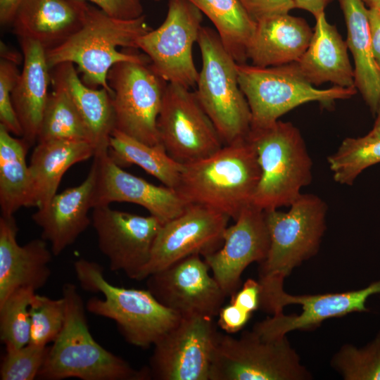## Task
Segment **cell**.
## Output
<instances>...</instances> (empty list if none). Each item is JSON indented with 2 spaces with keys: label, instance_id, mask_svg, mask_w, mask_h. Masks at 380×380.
<instances>
[{
  "label": "cell",
  "instance_id": "cell-8",
  "mask_svg": "<svg viewBox=\"0 0 380 380\" xmlns=\"http://www.w3.org/2000/svg\"><path fill=\"white\" fill-rule=\"evenodd\" d=\"M238 80L251 113V128L268 126L283 115L308 102L331 107L352 98L356 87L319 89L310 83L296 63L270 67L237 63Z\"/></svg>",
  "mask_w": 380,
  "mask_h": 380
},
{
  "label": "cell",
  "instance_id": "cell-25",
  "mask_svg": "<svg viewBox=\"0 0 380 380\" xmlns=\"http://www.w3.org/2000/svg\"><path fill=\"white\" fill-rule=\"evenodd\" d=\"M313 34L307 49L296 62L305 78L314 86L331 82L341 87H355L354 69L348 46L325 13L315 18Z\"/></svg>",
  "mask_w": 380,
  "mask_h": 380
},
{
  "label": "cell",
  "instance_id": "cell-17",
  "mask_svg": "<svg viewBox=\"0 0 380 380\" xmlns=\"http://www.w3.org/2000/svg\"><path fill=\"white\" fill-rule=\"evenodd\" d=\"M198 254L183 258L147 277V289L182 317L218 315L227 296Z\"/></svg>",
  "mask_w": 380,
  "mask_h": 380
},
{
  "label": "cell",
  "instance_id": "cell-34",
  "mask_svg": "<svg viewBox=\"0 0 380 380\" xmlns=\"http://www.w3.org/2000/svg\"><path fill=\"white\" fill-rule=\"evenodd\" d=\"M35 292L18 289L0 303V338L6 348H20L30 343V305Z\"/></svg>",
  "mask_w": 380,
  "mask_h": 380
},
{
  "label": "cell",
  "instance_id": "cell-6",
  "mask_svg": "<svg viewBox=\"0 0 380 380\" xmlns=\"http://www.w3.org/2000/svg\"><path fill=\"white\" fill-rule=\"evenodd\" d=\"M248 139L260 167L252 204L265 211L289 207L312 179V160L300 130L279 120L251 129Z\"/></svg>",
  "mask_w": 380,
  "mask_h": 380
},
{
  "label": "cell",
  "instance_id": "cell-35",
  "mask_svg": "<svg viewBox=\"0 0 380 380\" xmlns=\"http://www.w3.org/2000/svg\"><path fill=\"white\" fill-rule=\"evenodd\" d=\"M331 366L346 380H380V333L362 348L343 345L333 357Z\"/></svg>",
  "mask_w": 380,
  "mask_h": 380
},
{
  "label": "cell",
  "instance_id": "cell-44",
  "mask_svg": "<svg viewBox=\"0 0 380 380\" xmlns=\"http://www.w3.org/2000/svg\"><path fill=\"white\" fill-rule=\"evenodd\" d=\"M334 0H294L295 8L310 13L315 18L324 12L326 7Z\"/></svg>",
  "mask_w": 380,
  "mask_h": 380
},
{
  "label": "cell",
  "instance_id": "cell-36",
  "mask_svg": "<svg viewBox=\"0 0 380 380\" xmlns=\"http://www.w3.org/2000/svg\"><path fill=\"white\" fill-rule=\"evenodd\" d=\"M30 339L29 343L46 346L61 331L65 319L63 298L53 299L37 294L30 305Z\"/></svg>",
  "mask_w": 380,
  "mask_h": 380
},
{
  "label": "cell",
  "instance_id": "cell-12",
  "mask_svg": "<svg viewBox=\"0 0 380 380\" xmlns=\"http://www.w3.org/2000/svg\"><path fill=\"white\" fill-rule=\"evenodd\" d=\"M376 293H380V280L342 293L294 296L283 289L264 310L273 315L256 323L253 330L264 339H274L291 331L314 329L326 319L369 311L367 300Z\"/></svg>",
  "mask_w": 380,
  "mask_h": 380
},
{
  "label": "cell",
  "instance_id": "cell-43",
  "mask_svg": "<svg viewBox=\"0 0 380 380\" xmlns=\"http://www.w3.org/2000/svg\"><path fill=\"white\" fill-rule=\"evenodd\" d=\"M372 53L380 70V12L379 9L368 8Z\"/></svg>",
  "mask_w": 380,
  "mask_h": 380
},
{
  "label": "cell",
  "instance_id": "cell-22",
  "mask_svg": "<svg viewBox=\"0 0 380 380\" xmlns=\"http://www.w3.org/2000/svg\"><path fill=\"white\" fill-rule=\"evenodd\" d=\"M89 4L78 0H23L11 25L18 38L40 44L46 51L63 43L83 25Z\"/></svg>",
  "mask_w": 380,
  "mask_h": 380
},
{
  "label": "cell",
  "instance_id": "cell-3",
  "mask_svg": "<svg viewBox=\"0 0 380 380\" xmlns=\"http://www.w3.org/2000/svg\"><path fill=\"white\" fill-rule=\"evenodd\" d=\"M65 319L61 331L49 346L37 378L61 380H146L147 367L137 370L122 358L99 344L87 324L83 300L77 287L66 283L62 289Z\"/></svg>",
  "mask_w": 380,
  "mask_h": 380
},
{
  "label": "cell",
  "instance_id": "cell-21",
  "mask_svg": "<svg viewBox=\"0 0 380 380\" xmlns=\"http://www.w3.org/2000/svg\"><path fill=\"white\" fill-rule=\"evenodd\" d=\"M18 227L14 216L0 217V303L22 288L35 291L48 281L53 253L46 241L33 239L23 246L17 241Z\"/></svg>",
  "mask_w": 380,
  "mask_h": 380
},
{
  "label": "cell",
  "instance_id": "cell-38",
  "mask_svg": "<svg viewBox=\"0 0 380 380\" xmlns=\"http://www.w3.org/2000/svg\"><path fill=\"white\" fill-rule=\"evenodd\" d=\"M17 65L13 61L1 58L0 125L13 135L22 137V127L12 102V91L20 74Z\"/></svg>",
  "mask_w": 380,
  "mask_h": 380
},
{
  "label": "cell",
  "instance_id": "cell-16",
  "mask_svg": "<svg viewBox=\"0 0 380 380\" xmlns=\"http://www.w3.org/2000/svg\"><path fill=\"white\" fill-rule=\"evenodd\" d=\"M229 219L208 207L188 205L182 213L162 224L140 281L188 256H205L219 249Z\"/></svg>",
  "mask_w": 380,
  "mask_h": 380
},
{
  "label": "cell",
  "instance_id": "cell-42",
  "mask_svg": "<svg viewBox=\"0 0 380 380\" xmlns=\"http://www.w3.org/2000/svg\"><path fill=\"white\" fill-rule=\"evenodd\" d=\"M260 285L258 281L248 279L243 285L231 296L230 303L252 313L260 308Z\"/></svg>",
  "mask_w": 380,
  "mask_h": 380
},
{
  "label": "cell",
  "instance_id": "cell-37",
  "mask_svg": "<svg viewBox=\"0 0 380 380\" xmlns=\"http://www.w3.org/2000/svg\"><path fill=\"white\" fill-rule=\"evenodd\" d=\"M49 346L28 343L20 348L7 347L0 367L1 380H33L46 360Z\"/></svg>",
  "mask_w": 380,
  "mask_h": 380
},
{
  "label": "cell",
  "instance_id": "cell-1",
  "mask_svg": "<svg viewBox=\"0 0 380 380\" xmlns=\"http://www.w3.org/2000/svg\"><path fill=\"white\" fill-rule=\"evenodd\" d=\"M143 15L129 20L111 17L89 4L82 26L61 45L46 51L51 69L63 63L77 65L88 87L105 88L110 69L122 61H150L137 50L138 39L151 31Z\"/></svg>",
  "mask_w": 380,
  "mask_h": 380
},
{
  "label": "cell",
  "instance_id": "cell-49",
  "mask_svg": "<svg viewBox=\"0 0 380 380\" xmlns=\"http://www.w3.org/2000/svg\"><path fill=\"white\" fill-rule=\"evenodd\" d=\"M379 12H380V9H379Z\"/></svg>",
  "mask_w": 380,
  "mask_h": 380
},
{
  "label": "cell",
  "instance_id": "cell-11",
  "mask_svg": "<svg viewBox=\"0 0 380 380\" xmlns=\"http://www.w3.org/2000/svg\"><path fill=\"white\" fill-rule=\"evenodd\" d=\"M163 23L137 42L150 59L153 70L165 82L190 89L199 72L192 55L202 27L203 13L188 0H169Z\"/></svg>",
  "mask_w": 380,
  "mask_h": 380
},
{
  "label": "cell",
  "instance_id": "cell-10",
  "mask_svg": "<svg viewBox=\"0 0 380 380\" xmlns=\"http://www.w3.org/2000/svg\"><path fill=\"white\" fill-rule=\"evenodd\" d=\"M113 91L115 129L149 145L161 143L158 118L167 82L150 61H122L107 76Z\"/></svg>",
  "mask_w": 380,
  "mask_h": 380
},
{
  "label": "cell",
  "instance_id": "cell-13",
  "mask_svg": "<svg viewBox=\"0 0 380 380\" xmlns=\"http://www.w3.org/2000/svg\"><path fill=\"white\" fill-rule=\"evenodd\" d=\"M160 141L182 164L205 158L224 145L195 92L167 83L158 118Z\"/></svg>",
  "mask_w": 380,
  "mask_h": 380
},
{
  "label": "cell",
  "instance_id": "cell-41",
  "mask_svg": "<svg viewBox=\"0 0 380 380\" xmlns=\"http://www.w3.org/2000/svg\"><path fill=\"white\" fill-rule=\"evenodd\" d=\"M218 326L229 334H234L241 330L249 321L250 313L233 303L222 307L218 312Z\"/></svg>",
  "mask_w": 380,
  "mask_h": 380
},
{
  "label": "cell",
  "instance_id": "cell-31",
  "mask_svg": "<svg viewBox=\"0 0 380 380\" xmlns=\"http://www.w3.org/2000/svg\"><path fill=\"white\" fill-rule=\"evenodd\" d=\"M213 23L227 51L237 63H245L256 22L240 0H188Z\"/></svg>",
  "mask_w": 380,
  "mask_h": 380
},
{
  "label": "cell",
  "instance_id": "cell-47",
  "mask_svg": "<svg viewBox=\"0 0 380 380\" xmlns=\"http://www.w3.org/2000/svg\"><path fill=\"white\" fill-rule=\"evenodd\" d=\"M368 8L380 9V0H362Z\"/></svg>",
  "mask_w": 380,
  "mask_h": 380
},
{
  "label": "cell",
  "instance_id": "cell-2",
  "mask_svg": "<svg viewBox=\"0 0 380 380\" xmlns=\"http://www.w3.org/2000/svg\"><path fill=\"white\" fill-rule=\"evenodd\" d=\"M183 165L176 190L188 203L208 207L234 220L252 204L260 167L248 138Z\"/></svg>",
  "mask_w": 380,
  "mask_h": 380
},
{
  "label": "cell",
  "instance_id": "cell-14",
  "mask_svg": "<svg viewBox=\"0 0 380 380\" xmlns=\"http://www.w3.org/2000/svg\"><path fill=\"white\" fill-rule=\"evenodd\" d=\"M217 333L212 317H182L153 345L148 368L151 377L159 380H209Z\"/></svg>",
  "mask_w": 380,
  "mask_h": 380
},
{
  "label": "cell",
  "instance_id": "cell-45",
  "mask_svg": "<svg viewBox=\"0 0 380 380\" xmlns=\"http://www.w3.org/2000/svg\"><path fill=\"white\" fill-rule=\"evenodd\" d=\"M23 0H0V23L11 25L16 11Z\"/></svg>",
  "mask_w": 380,
  "mask_h": 380
},
{
  "label": "cell",
  "instance_id": "cell-48",
  "mask_svg": "<svg viewBox=\"0 0 380 380\" xmlns=\"http://www.w3.org/2000/svg\"><path fill=\"white\" fill-rule=\"evenodd\" d=\"M153 1H160V0H153Z\"/></svg>",
  "mask_w": 380,
  "mask_h": 380
},
{
  "label": "cell",
  "instance_id": "cell-39",
  "mask_svg": "<svg viewBox=\"0 0 380 380\" xmlns=\"http://www.w3.org/2000/svg\"><path fill=\"white\" fill-rule=\"evenodd\" d=\"M248 15L258 22L276 15L289 13L294 0H240Z\"/></svg>",
  "mask_w": 380,
  "mask_h": 380
},
{
  "label": "cell",
  "instance_id": "cell-23",
  "mask_svg": "<svg viewBox=\"0 0 380 380\" xmlns=\"http://www.w3.org/2000/svg\"><path fill=\"white\" fill-rule=\"evenodd\" d=\"M23 69L12 91V102L23 130L21 137L30 147L37 141L51 83L45 49L38 42L19 38Z\"/></svg>",
  "mask_w": 380,
  "mask_h": 380
},
{
  "label": "cell",
  "instance_id": "cell-27",
  "mask_svg": "<svg viewBox=\"0 0 380 380\" xmlns=\"http://www.w3.org/2000/svg\"><path fill=\"white\" fill-rule=\"evenodd\" d=\"M51 75L70 95L85 125L89 141L95 148V153L108 149L109 139L115 129L113 94L105 88L86 85L72 63L58 64L51 69Z\"/></svg>",
  "mask_w": 380,
  "mask_h": 380
},
{
  "label": "cell",
  "instance_id": "cell-40",
  "mask_svg": "<svg viewBox=\"0 0 380 380\" xmlns=\"http://www.w3.org/2000/svg\"><path fill=\"white\" fill-rule=\"evenodd\" d=\"M91 2L108 15L123 20L143 15V6L140 0H78Z\"/></svg>",
  "mask_w": 380,
  "mask_h": 380
},
{
  "label": "cell",
  "instance_id": "cell-32",
  "mask_svg": "<svg viewBox=\"0 0 380 380\" xmlns=\"http://www.w3.org/2000/svg\"><path fill=\"white\" fill-rule=\"evenodd\" d=\"M51 84L53 90L49 96L37 143L52 139L89 141L85 125L68 91L52 78Z\"/></svg>",
  "mask_w": 380,
  "mask_h": 380
},
{
  "label": "cell",
  "instance_id": "cell-28",
  "mask_svg": "<svg viewBox=\"0 0 380 380\" xmlns=\"http://www.w3.org/2000/svg\"><path fill=\"white\" fill-rule=\"evenodd\" d=\"M346 30V44L354 60L355 84L372 113L380 101V70L371 42L368 8L362 0H338Z\"/></svg>",
  "mask_w": 380,
  "mask_h": 380
},
{
  "label": "cell",
  "instance_id": "cell-20",
  "mask_svg": "<svg viewBox=\"0 0 380 380\" xmlns=\"http://www.w3.org/2000/svg\"><path fill=\"white\" fill-rule=\"evenodd\" d=\"M93 161L85 179L79 185L56 194L49 203L32 215L42 229V239L48 241L53 255H60L72 244L91 223L89 217L96 181Z\"/></svg>",
  "mask_w": 380,
  "mask_h": 380
},
{
  "label": "cell",
  "instance_id": "cell-7",
  "mask_svg": "<svg viewBox=\"0 0 380 380\" xmlns=\"http://www.w3.org/2000/svg\"><path fill=\"white\" fill-rule=\"evenodd\" d=\"M197 43L202 58L195 94L223 145L248 138L251 113L241 91L237 63L214 30L202 26Z\"/></svg>",
  "mask_w": 380,
  "mask_h": 380
},
{
  "label": "cell",
  "instance_id": "cell-26",
  "mask_svg": "<svg viewBox=\"0 0 380 380\" xmlns=\"http://www.w3.org/2000/svg\"><path fill=\"white\" fill-rule=\"evenodd\" d=\"M87 141L52 139L38 142L32 151L29 168L31 177L30 207L42 208L57 194L63 176L76 163L95 154Z\"/></svg>",
  "mask_w": 380,
  "mask_h": 380
},
{
  "label": "cell",
  "instance_id": "cell-30",
  "mask_svg": "<svg viewBox=\"0 0 380 380\" xmlns=\"http://www.w3.org/2000/svg\"><path fill=\"white\" fill-rule=\"evenodd\" d=\"M108 151L122 167L137 165L164 186L176 189L179 185L184 165L168 154L162 143L149 145L114 129Z\"/></svg>",
  "mask_w": 380,
  "mask_h": 380
},
{
  "label": "cell",
  "instance_id": "cell-33",
  "mask_svg": "<svg viewBox=\"0 0 380 380\" xmlns=\"http://www.w3.org/2000/svg\"><path fill=\"white\" fill-rule=\"evenodd\" d=\"M380 163V135L371 133L344 139L336 152L327 157L334 181L352 185L367 168Z\"/></svg>",
  "mask_w": 380,
  "mask_h": 380
},
{
  "label": "cell",
  "instance_id": "cell-15",
  "mask_svg": "<svg viewBox=\"0 0 380 380\" xmlns=\"http://www.w3.org/2000/svg\"><path fill=\"white\" fill-rule=\"evenodd\" d=\"M91 219L99 248L108 258L110 270L140 281L163 223L151 215H138L109 205L94 208Z\"/></svg>",
  "mask_w": 380,
  "mask_h": 380
},
{
  "label": "cell",
  "instance_id": "cell-46",
  "mask_svg": "<svg viewBox=\"0 0 380 380\" xmlns=\"http://www.w3.org/2000/svg\"><path fill=\"white\" fill-rule=\"evenodd\" d=\"M375 115L376 120L374 124L369 132L374 135H380V101Z\"/></svg>",
  "mask_w": 380,
  "mask_h": 380
},
{
  "label": "cell",
  "instance_id": "cell-24",
  "mask_svg": "<svg viewBox=\"0 0 380 380\" xmlns=\"http://www.w3.org/2000/svg\"><path fill=\"white\" fill-rule=\"evenodd\" d=\"M313 34L306 20L289 13L279 14L256 22L247 48V58L260 67L296 63Z\"/></svg>",
  "mask_w": 380,
  "mask_h": 380
},
{
  "label": "cell",
  "instance_id": "cell-18",
  "mask_svg": "<svg viewBox=\"0 0 380 380\" xmlns=\"http://www.w3.org/2000/svg\"><path fill=\"white\" fill-rule=\"evenodd\" d=\"M234 221L224 232L222 247L203 256L213 277L227 296L238 291L244 270L253 262H262L270 248V235L263 210L251 204Z\"/></svg>",
  "mask_w": 380,
  "mask_h": 380
},
{
  "label": "cell",
  "instance_id": "cell-9",
  "mask_svg": "<svg viewBox=\"0 0 380 380\" xmlns=\"http://www.w3.org/2000/svg\"><path fill=\"white\" fill-rule=\"evenodd\" d=\"M312 379L286 336L264 339L253 329L235 338L217 333L209 380H307Z\"/></svg>",
  "mask_w": 380,
  "mask_h": 380
},
{
  "label": "cell",
  "instance_id": "cell-5",
  "mask_svg": "<svg viewBox=\"0 0 380 380\" xmlns=\"http://www.w3.org/2000/svg\"><path fill=\"white\" fill-rule=\"evenodd\" d=\"M73 265L82 288L103 296L89 298L86 310L113 320L131 345L142 348L153 346L182 318L163 305L148 289L112 285L104 277L102 267L95 262L80 258Z\"/></svg>",
  "mask_w": 380,
  "mask_h": 380
},
{
  "label": "cell",
  "instance_id": "cell-29",
  "mask_svg": "<svg viewBox=\"0 0 380 380\" xmlns=\"http://www.w3.org/2000/svg\"><path fill=\"white\" fill-rule=\"evenodd\" d=\"M30 147L0 125V208L1 215L14 216L30 206L31 177L26 155Z\"/></svg>",
  "mask_w": 380,
  "mask_h": 380
},
{
  "label": "cell",
  "instance_id": "cell-19",
  "mask_svg": "<svg viewBox=\"0 0 380 380\" xmlns=\"http://www.w3.org/2000/svg\"><path fill=\"white\" fill-rule=\"evenodd\" d=\"M108 151L94 156L97 175L93 208L114 202L134 203L165 223L179 215L189 205L176 189L156 186L125 171L112 160Z\"/></svg>",
  "mask_w": 380,
  "mask_h": 380
},
{
  "label": "cell",
  "instance_id": "cell-4",
  "mask_svg": "<svg viewBox=\"0 0 380 380\" xmlns=\"http://www.w3.org/2000/svg\"><path fill=\"white\" fill-rule=\"evenodd\" d=\"M327 210L322 198L302 193L287 212L264 210L270 248L260 263V300L283 289L292 270L316 255L327 228Z\"/></svg>",
  "mask_w": 380,
  "mask_h": 380
}]
</instances>
